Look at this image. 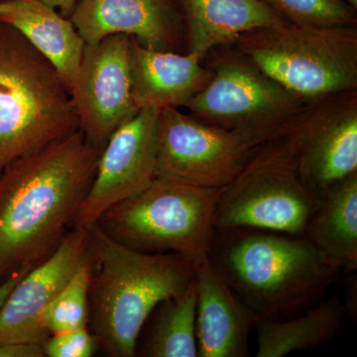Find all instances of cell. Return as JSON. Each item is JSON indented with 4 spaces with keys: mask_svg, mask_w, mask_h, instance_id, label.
Returning a JSON list of instances; mask_svg holds the SVG:
<instances>
[{
    "mask_svg": "<svg viewBox=\"0 0 357 357\" xmlns=\"http://www.w3.org/2000/svg\"><path fill=\"white\" fill-rule=\"evenodd\" d=\"M102 150L79 129L0 174V283L58 248L93 183Z\"/></svg>",
    "mask_w": 357,
    "mask_h": 357,
    "instance_id": "cell-1",
    "label": "cell"
},
{
    "mask_svg": "<svg viewBox=\"0 0 357 357\" xmlns=\"http://www.w3.org/2000/svg\"><path fill=\"white\" fill-rule=\"evenodd\" d=\"M208 259L257 321L295 317L340 276L304 237L268 230L215 229Z\"/></svg>",
    "mask_w": 357,
    "mask_h": 357,
    "instance_id": "cell-2",
    "label": "cell"
},
{
    "mask_svg": "<svg viewBox=\"0 0 357 357\" xmlns=\"http://www.w3.org/2000/svg\"><path fill=\"white\" fill-rule=\"evenodd\" d=\"M91 282L88 328L109 356L133 357L143 326L160 303L196 277V266L175 253L148 255L89 227Z\"/></svg>",
    "mask_w": 357,
    "mask_h": 357,
    "instance_id": "cell-3",
    "label": "cell"
},
{
    "mask_svg": "<svg viewBox=\"0 0 357 357\" xmlns=\"http://www.w3.org/2000/svg\"><path fill=\"white\" fill-rule=\"evenodd\" d=\"M79 128L73 96L53 66L0 22V174Z\"/></svg>",
    "mask_w": 357,
    "mask_h": 357,
    "instance_id": "cell-4",
    "label": "cell"
},
{
    "mask_svg": "<svg viewBox=\"0 0 357 357\" xmlns=\"http://www.w3.org/2000/svg\"><path fill=\"white\" fill-rule=\"evenodd\" d=\"M220 190L155 178L107 208L96 223L126 248L148 255L175 253L196 266L208 258Z\"/></svg>",
    "mask_w": 357,
    "mask_h": 357,
    "instance_id": "cell-5",
    "label": "cell"
},
{
    "mask_svg": "<svg viewBox=\"0 0 357 357\" xmlns=\"http://www.w3.org/2000/svg\"><path fill=\"white\" fill-rule=\"evenodd\" d=\"M237 52L307 102L357 89L356 26L288 24L245 33Z\"/></svg>",
    "mask_w": 357,
    "mask_h": 357,
    "instance_id": "cell-6",
    "label": "cell"
},
{
    "mask_svg": "<svg viewBox=\"0 0 357 357\" xmlns=\"http://www.w3.org/2000/svg\"><path fill=\"white\" fill-rule=\"evenodd\" d=\"M286 130L265 143L220 190L215 229H260L303 236L319 199L301 178Z\"/></svg>",
    "mask_w": 357,
    "mask_h": 357,
    "instance_id": "cell-7",
    "label": "cell"
},
{
    "mask_svg": "<svg viewBox=\"0 0 357 357\" xmlns=\"http://www.w3.org/2000/svg\"><path fill=\"white\" fill-rule=\"evenodd\" d=\"M208 83L185 103L199 121L220 128L278 136L307 107L237 52L217 59Z\"/></svg>",
    "mask_w": 357,
    "mask_h": 357,
    "instance_id": "cell-8",
    "label": "cell"
},
{
    "mask_svg": "<svg viewBox=\"0 0 357 357\" xmlns=\"http://www.w3.org/2000/svg\"><path fill=\"white\" fill-rule=\"evenodd\" d=\"M275 137L220 128L165 107L160 110L155 178L222 189Z\"/></svg>",
    "mask_w": 357,
    "mask_h": 357,
    "instance_id": "cell-9",
    "label": "cell"
},
{
    "mask_svg": "<svg viewBox=\"0 0 357 357\" xmlns=\"http://www.w3.org/2000/svg\"><path fill=\"white\" fill-rule=\"evenodd\" d=\"M286 133L303 182L323 198L357 173V89L307 103Z\"/></svg>",
    "mask_w": 357,
    "mask_h": 357,
    "instance_id": "cell-10",
    "label": "cell"
},
{
    "mask_svg": "<svg viewBox=\"0 0 357 357\" xmlns=\"http://www.w3.org/2000/svg\"><path fill=\"white\" fill-rule=\"evenodd\" d=\"M131 46L132 37L124 34L84 46L72 96L79 130L102 150L112 134L139 112L132 95Z\"/></svg>",
    "mask_w": 357,
    "mask_h": 357,
    "instance_id": "cell-11",
    "label": "cell"
},
{
    "mask_svg": "<svg viewBox=\"0 0 357 357\" xmlns=\"http://www.w3.org/2000/svg\"><path fill=\"white\" fill-rule=\"evenodd\" d=\"M160 109H140L103 147L73 227L89 229L107 208L137 194L156 175Z\"/></svg>",
    "mask_w": 357,
    "mask_h": 357,
    "instance_id": "cell-12",
    "label": "cell"
},
{
    "mask_svg": "<svg viewBox=\"0 0 357 357\" xmlns=\"http://www.w3.org/2000/svg\"><path fill=\"white\" fill-rule=\"evenodd\" d=\"M89 259V230L73 227L58 248L26 273L9 294L0 311V344L44 345L50 335L41 325L42 314Z\"/></svg>",
    "mask_w": 357,
    "mask_h": 357,
    "instance_id": "cell-13",
    "label": "cell"
},
{
    "mask_svg": "<svg viewBox=\"0 0 357 357\" xmlns=\"http://www.w3.org/2000/svg\"><path fill=\"white\" fill-rule=\"evenodd\" d=\"M70 18L89 45L124 34L145 48L169 51L178 32V13L170 0H81Z\"/></svg>",
    "mask_w": 357,
    "mask_h": 357,
    "instance_id": "cell-14",
    "label": "cell"
},
{
    "mask_svg": "<svg viewBox=\"0 0 357 357\" xmlns=\"http://www.w3.org/2000/svg\"><path fill=\"white\" fill-rule=\"evenodd\" d=\"M199 357H245L255 326L252 311L230 290L208 258L196 265Z\"/></svg>",
    "mask_w": 357,
    "mask_h": 357,
    "instance_id": "cell-15",
    "label": "cell"
},
{
    "mask_svg": "<svg viewBox=\"0 0 357 357\" xmlns=\"http://www.w3.org/2000/svg\"><path fill=\"white\" fill-rule=\"evenodd\" d=\"M198 56L152 50L132 38L131 82L138 109L184 107L206 86L211 76Z\"/></svg>",
    "mask_w": 357,
    "mask_h": 357,
    "instance_id": "cell-16",
    "label": "cell"
},
{
    "mask_svg": "<svg viewBox=\"0 0 357 357\" xmlns=\"http://www.w3.org/2000/svg\"><path fill=\"white\" fill-rule=\"evenodd\" d=\"M0 22L17 30L53 66L72 95L86 46L72 21L41 0H2Z\"/></svg>",
    "mask_w": 357,
    "mask_h": 357,
    "instance_id": "cell-17",
    "label": "cell"
},
{
    "mask_svg": "<svg viewBox=\"0 0 357 357\" xmlns=\"http://www.w3.org/2000/svg\"><path fill=\"white\" fill-rule=\"evenodd\" d=\"M189 53L203 60L218 46L234 43L245 33L289 22L261 0H180Z\"/></svg>",
    "mask_w": 357,
    "mask_h": 357,
    "instance_id": "cell-18",
    "label": "cell"
},
{
    "mask_svg": "<svg viewBox=\"0 0 357 357\" xmlns=\"http://www.w3.org/2000/svg\"><path fill=\"white\" fill-rule=\"evenodd\" d=\"M303 237L337 269L357 265V173L319 199Z\"/></svg>",
    "mask_w": 357,
    "mask_h": 357,
    "instance_id": "cell-19",
    "label": "cell"
},
{
    "mask_svg": "<svg viewBox=\"0 0 357 357\" xmlns=\"http://www.w3.org/2000/svg\"><path fill=\"white\" fill-rule=\"evenodd\" d=\"M345 307L332 296L297 318L257 321V357H283L294 351L321 347L342 328Z\"/></svg>",
    "mask_w": 357,
    "mask_h": 357,
    "instance_id": "cell-20",
    "label": "cell"
},
{
    "mask_svg": "<svg viewBox=\"0 0 357 357\" xmlns=\"http://www.w3.org/2000/svg\"><path fill=\"white\" fill-rule=\"evenodd\" d=\"M196 277L184 292L160 303L140 356L146 357H198L197 340Z\"/></svg>",
    "mask_w": 357,
    "mask_h": 357,
    "instance_id": "cell-21",
    "label": "cell"
},
{
    "mask_svg": "<svg viewBox=\"0 0 357 357\" xmlns=\"http://www.w3.org/2000/svg\"><path fill=\"white\" fill-rule=\"evenodd\" d=\"M89 259L75 273L54 298L41 317V325L49 335L88 328Z\"/></svg>",
    "mask_w": 357,
    "mask_h": 357,
    "instance_id": "cell-22",
    "label": "cell"
},
{
    "mask_svg": "<svg viewBox=\"0 0 357 357\" xmlns=\"http://www.w3.org/2000/svg\"><path fill=\"white\" fill-rule=\"evenodd\" d=\"M293 24L356 26V11L344 0H261Z\"/></svg>",
    "mask_w": 357,
    "mask_h": 357,
    "instance_id": "cell-23",
    "label": "cell"
},
{
    "mask_svg": "<svg viewBox=\"0 0 357 357\" xmlns=\"http://www.w3.org/2000/svg\"><path fill=\"white\" fill-rule=\"evenodd\" d=\"M48 357H91L98 344L88 328L50 335L43 345Z\"/></svg>",
    "mask_w": 357,
    "mask_h": 357,
    "instance_id": "cell-24",
    "label": "cell"
},
{
    "mask_svg": "<svg viewBox=\"0 0 357 357\" xmlns=\"http://www.w3.org/2000/svg\"><path fill=\"white\" fill-rule=\"evenodd\" d=\"M43 344L31 342H6L0 344V357H45Z\"/></svg>",
    "mask_w": 357,
    "mask_h": 357,
    "instance_id": "cell-25",
    "label": "cell"
},
{
    "mask_svg": "<svg viewBox=\"0 0 357 357\" xmlns=\"http://www.w3.org/2000/svg\"><path fill=\"white\" fill-rule=\"evenodd\" d=\"M28 272L29 271L15 272V273L7 277L6 280L0 283V311H1L4 303H6L7 298H8L9 294H10L13 288L15 287L16 284H17Z\"/></svg>",
    "mask_w": 357,
    "mask_h": 357,
    "instance_id": "cell-26",
    "label": "cell"
},
{
    "mask_svg": "<svg viewBox=\"0 0 357 357\" xmlns=\"http://www.w3.org/2000/svg\"><path fill=\"white\" fill-rule=\"evenodd\" d=\"M53 8L59 9L60 13L65 17L70 18L77 6V0H41Z\"/></svg>",
    "mask_w": 357,
    "mask_h": 357,
    "instance_id": "cell-27",
    "label": "cell"
},
{
    "mask_svg": "<svg viewBox=\"0 0 357 357\" xmlns=\"http://www.w3.org/2000/svg\"><path fill=\"white\" fill-rule=\"evenodd\" d=\"M349 6H351L354 10L357 9V0H344Z\"/></svg>",
    "mask_w": 357,
    "mask_h": 357,
    "instance_id": "cell-28",
    "label": "cell"
}]
</instances>
